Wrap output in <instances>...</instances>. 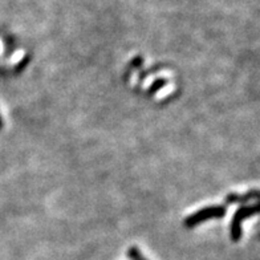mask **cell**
Listing matches in <instances>:
<instances>
[{
    "instance_id": "obj_2",
    "label": "cell",
    "mask_w": 260,
    "mask_h": 260,
    "mask_svg": "<svg viewBox=\"0 0 260 260\" xmlns=\"http://www.w3.org/2000/svg\"><path fill=\"white\" fill-rule=\"evenodd\" d=\"M258 205H253V206H243L241 209L237 210V213L233 218V223H231V239L234 242L241 241L242 238V225L243 221L250 217H254L258 214Z\"/></svg>"
},
{
    "instance_id": "obj_3",
    "label": "cell",
    "mask_w": 260,
    "mask_h": 260,
    "mask_svg": "<svg viewBox=\"0 0 260 260\" xmlns=\"http://www.w3.org/2000/svg\"><path fill=\"white\" fill-rule=\"evenodd\" d=\"M259 198V191L253 190L247 193L245 195H239V194H230L226 197V202L227 203H245L249 202L251 199H258Z\"/></svg>"
},
{
    "instance_id": "obj_5",
    "label": "cell",
    "mask_w": 260,
    "mask_h": 260,
    "mask_svg": "<svg viewBox=\"0 0 260 260\" xmlns=\"http://www.w3.org/2000/svg\"><path fill=\"white\" fill-rule=\"evenodd\" d=\"M166 82H167V80H163V78H159V80H157V81L154 82V84H153L152 86H150V89H149V92H150V93H156L157 90L161 89L162 86L166 85Z\"/></svg>"
},
{
    "instance_id": "obj_6",
    "label": "cell",
    "mask_w": 260,
    "mask_h": 260,
    "mask_svg": "<svg viewBox=\"0 0 260 260\" xmlns=\"http://www.w3.org/2000/svg\"><path fill=\"white\" fill-rule=\"evenodd\" d=\"M3 128V121H1V117H0V129Z\"/></svg>"
},
{
    "instance_id": "obj_1",
    "label": "cell",
    "mask_w": 260,
    "mask_h": 260,
    "mask_svg": "<svg viewBox=\"0 0 260 260\" xmlns=\"http://www.w3.org/2000/svg\"><path fill=\"white\" fill-rule=\"evenodd\" d=\"M226 215V207L225 206H210L205 209L199 210L197 213L191 214L190 217L185 219V226L186 227H195V226L201 225L203 222L209 221V219H215V218H222Z\"/></svg>"
},
{
    "instance_id": "obj_4",
    "label": "cell",
    "mask_w": 260,
    "mask_h": 260,
    "mask_svg": "<svg viewBox=\"0 0 260 260\" xmlns=\"http://www.w3.org/2000/svg\"><path fill=\"white\" fill-rule=\"evenodd\" d=\"M128 257L130 260H148L146 258L141 254V251L136 247H132V249L128 251Z\"/></svg>"
}]
</instances>
